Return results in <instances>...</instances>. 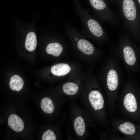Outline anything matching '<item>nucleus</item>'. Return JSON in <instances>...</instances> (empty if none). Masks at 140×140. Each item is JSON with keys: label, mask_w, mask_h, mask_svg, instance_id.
Instances as JSON below:
<instances>
[{"label": "nucleus", "mask_w": 140, "mask_h": 140, "mask_svg": "<svg viewBox=\"0 0 140 140\" xmlns=\"http://www.w3.org/2000/svg\"><path fill=\"white\" fill-rule=\"evenodd\" d=\"M89 102L95 111L102 109L103 107L104 100L101 93L96 90L91 91L89 94Z\"/></svg>", "instance_id": "obj_1"}, {"label": "nucleus", "mask_w": 140, "mask_h": 140, "mask_svg": "<svg viewBox=\"0 0 140 140\" xmlns=\"http://www.w3.org/2000/svg\"><path fill=\"white\" fill-rule=\"evenodd\" d=\"M123 9L125 17L128 20H134L136 16V10L135 4L132 0H124Z\"/></svg>", "instance_id": "obj_2"}, {"label": "nucleus", "mask_w": 140, "mask_h": 140, "mask_svg": "<svg viewBox=\"0 0 140 140\" xmlns=\"http://www.w3.org/2000/svg\"><path fill=\"white\" fill-rule=\"evenodd\" d=\"M9 126L14 131L20 132L24 128V124L22 119L15 114H12L9 117L8 120Z\"/></svg>", "instance_id": "obj_3"}, {"label": "nucleus", "mask_w": 140, "mask_h": 140, "mask_svg": "<svg viewBox=\"0 0 140 140\" xmlns=\"http://www.w3.org/2000/svg\"><path fill=\"white\" fill-rule=\"evenodd\" d=\"M71 68L68 64L59 63L53 66L51 68L52 74L55 76H61L68 74L70 71Z\"/></svg>", "instance_id": "obj_4"}, {"label": "nucleus", "mask_w": 140, "mask_h": 140, "mask_svg": "<svg viewBox=\"0 0 140 140\" xmlns=\"http://www.w3.org/2000/svg\"><path fill=\"white\" fill-rule=\"evenodd\" d=\"M124 106L128 111L131 112H135L137 108L136 98L132 94L129 93L125 96L123 100Z\"/></svg>", "instance_id": "obj_5"}, {"label": "nucleus", "mask_w": 140, "mask_h": 140, "mask_svg": "<svg viewBox=\"0 0 140 140\" xmlns=\"http://www.w3.org/2000/svg\"><path fill=\"white\" fill-rule=\"evenodd\" d=\"M107 85L108 88L111 91L115 90L118 85L117 74L114 70L111 69L108 74L107 78Z\"/></svg>", "instance_id": "obj_6"}, {"label": "nucleus", "mask_w": 140, "mask_h": 140, "mask_svg": "<svg viewBox=\"0 0 140 140\" xmlns=\"http://www.w3.org/2000/svg\"><path fill=\"white\" fill-rule=\"evenodd\" d=\"M37 41L35 33L32 32L29 33L27 34L25 43L26 49L29 52H32L36 49Z\"/></svg>", "instance_id": "obj_7"}, {"label": "nucleus", "mask_w": 140, "mask_h": 140, "mask_svg": "<svg viewBox=\"0 0 140 140\" xmlns=\"http://www.w3.org/2000/svg\"><path fill=\"white\" fill-rule=\"evenodd\" d=\"M77 45L79 49L85 54L90 55L93 53L94 47L88 41L80 39L78 41Z\"/></svg>", "instance_id": "obj_8"}, {"label": "nucleus", "mask_w": 140, "mask_h": 140, "mask_svg": "<svg viewBox=\"0 0 140 140\" xmlns=\"http://www.w3.org/2000/svg\"><path fill=\"white\" fill-rule=\"evenodd\" d=\"M24 84L23 79L18 75H14L11 78L9 85L11 90L18 91L22 88Z\"/></svg>", "instance_id": "obj_9"}, {"label": "nucleus", "mask_w": 140, "mask_h": 140, "mask_svg": "<svg viewBox=\"0 0 140 140\" xmlns=\"http://www.w3.org/2000/svg\"><path fill=\"white\" fill-rule=\"evenodd\" d=\"M46 50L47 53L58 57L61 54L63 48L61 45L58 43H51L47 45Z\"/></svg>", "instance_id": "obj_10"}, {"label": "nucleus", "mask_w": 140, "mask_h": 140, "mask_svg": "<svg viewBox=\"0 0 140 140\" xmlns=\"http://www.w3.org/2000/svg\"><path fill=\"white\" fill-rule=\"evenodd\" d=\"M87 24L90 31L94 36L97 37L102 36L103 30L96 21L93 19H90L88 21Z\"/></svg>", "instance_id": "obj_11"}, {"label": "nucleus", "mask_w": 140, "mask_h": 140, "mask_svg": "<svg viewBox=\"0 0 140 140\" xmlns=\"http://www.w3.org/2000/svg\"><path fill=\"white\" fill-rule=\"evenodd\" d=\"M74 127L77 134L82 136L85 134L86 127L83 118L81 116H78L75 119L74 122Z\"/></svg>", "instance_id": "obj_12"}, {"label": "nucleus", "mask_w": 140, "mask_h": 140, "mask_svg": "<svg viewBox=\"0 0 140 140\" xmlns=\"http://www.w3.org/2000/svg\"><path fill=\"white\" fill-rule=\"evenodd\" d=\"M123 53L126 63L129 65H134L136 61V57L132 48L129 46L125 47L123 49Z\"/></svg>", "instance_id": "obj_13"}, {"label": "nucleus", "mask_w": 140, "mask_h": 140, "mask_svg": "<svg viewBox=\"0 0 140 140\" xmlns=\"http://www.w3.org/2000/svg\"><path fill=\"white\" fill-rule=\"evenodd\" d=\"M41 107L43 110L48 114L52 113L54 110V107L51 100L48 97L43 98L41 100Z\"/></svg>", "instance_id": "obj_14"}, {"label": "nucleus", "mask_w": 140, "mask_h": 140, "mask_svg": "<svg viewBox=\"0 0 140 140\" xmlns=\"http://www.w3.org/2000/svg\"><path fill=\"white\" fill-rule=\"evenodd\" d=\"M62 89L64 92L66 94L73 95L77 93L79 90V87L75 83L68 82L64 85Z\"/></svg>", "instance_id": "obj_15"}, {"label": "nucleus", "mask_w": 140, "mask_h": 140, "mask_svg": "<svg viewBox=\"0 0 140 140\" xmlns=\"http://www.w3.org/2000/svg\"><path fill=\"white\" fill-rule=\"evenodd\" d=\"M118 128L121 132L127 135H133L136 131L134 125L129 122H125L121 124Z\"/></svg>", "instance_id": "obj_16"}, {"label": "nucleus", "mask_w": 140, "mask_h": 140, "mask_svg": "<svg viewBox=\"0 0 140 140\" xmlns=\"http://www.w3.org/2000/svg\"><path fill=\"white\" fill-rule=\"evenodd\" d=\"M90 3L94 8L101 10L105 8L106 5L102 0H89Z\"/></svg>", "instance_id": "obj_17"}, {"label": "nucleus", "mask_w": 140, "mask_h": 140, "mask_svg": "<svg viewBox=\"0 0 140 140\" xmlns=\"http://www.w3.org/2000/svg\"><path fill=\"white\" fill-rule=\"evenodd\" d=\"M42 139L43 140H55L56 137L54 132L48 129L43 134Z\"/></svg>", "instance_id": "obj_18"}, {"label": "nucleus", "mask_w": 140, "mask_h": 140, "mask_svg": "<svg viewBox=\"0 0 140 140\" xmlns=\"http://www.w3.org/2000/svg\"><path fill=\"white\" fill-rule=\"evenodd\" d=\"M75 40L76 41H77L78 40V39L77 38H75Z\"/></svg>", "instance_id": "obj_19"}, {"label": "nucleus", "mask_w": 140, "mask_h": 140, "mask_svg": "<svg viewBox=\"0 0 140 140\" xmlns=\"http://www.w3.org/2000/svg\"><path fill=\"white\" fill-rule=\"evenodd\" d=\"M138 1H139V3L140 4V0H138Z\"/></svg>", "instance_id": "obj_20"}]
</instances>
